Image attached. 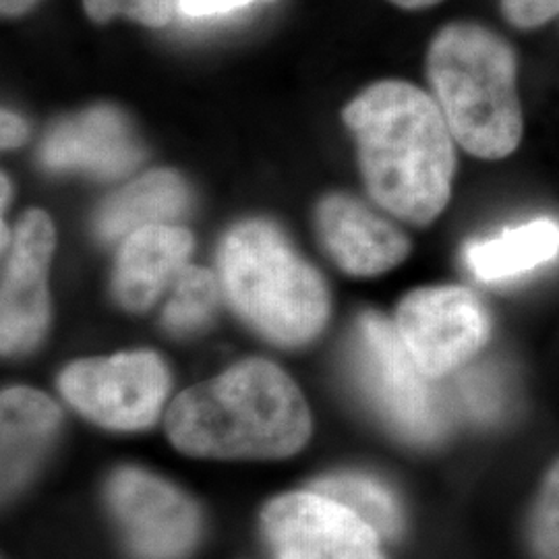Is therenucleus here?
<instances>
[{
	"label": "nucleus",
	"mask_w": 559,
	"mask_h": 559,
	"mask_svg": "<svg viewBox=\"0 0 559 559\" xmlns=\"http://www.w3.org/2000/svg\"><path fill=\"white\" fill-rule=\"evenodd\" d=\"M371 198L425 226L443 212L454 177V135L440 104L404 81H380L344 108Z\"/></svg>",
	"instance_id": "nucleus-1"
},
{
	"label": "nucleus",
	"mask_w": 559,
	"mask_h": 559,
	"mask_svg": "<svg viewBox=\"0 0 559 559\" xmlns=\"http://www.w3.org/2000/svg\"><path fill=\"white\" fill-rule=\"evenodd\" d=\"M180 452L203 459H286L309 440L311 417L278 365L242 360L185 390L166 415Z\"/></svg>",
	"instance_id": "nucleus-2"
},
{
	"label": "nucleus",
	"mask_w": 559,
	"mask_h": 559,
	"mask_svg": "<svg viewBox=\"0 0 559 559\" xmlns=\"http://www.w3.org/2000/svg\"><path fill=\"white\" fill-rule=\"evenodd\" d=\"M427 73L454 140L479 158L512 154L522 135L516 59L498 34L452 23L431 41Z\"/></svg>",
	"instance_id": "nucleus-3"
},
{
	"label": "nucleus",
	"mask_w": 559,
	"mask_h": 559,
	"mask_svg": "<svg viewBox=\"0 0 559 559\" xmlns=\"http://www.w3.org/2000/svg\"><path fill=\"white\" fill-rule=\"evenodd\" d=\"M218 265L226 299L261 336L300 346L323 330L330 316L325 282L272 222L247 221L230 228Z\"/></svg>",
	"instance_id": "nucleus-4"
},
{
	"label": "nucleus",
	"mask_w": 559,
	"mask_h": 559,
	"mask_svg": "<svg viewBox=\"0 0 559 559\" xmlns=\"http://www.w3.org/2000/svg\"><path fill=\"white\" fill-rule=\"evenodd\" d=\"M59 388L83 417L108 429L138 431L158 419L170 376L156 353L138 350L71 362L60 373Z\"/></svg>",
	"instance_id": "nucleus-5"
},
{
	"label": "nucleus",
	"mask_w": 559,
	"mask_h": 559,
	"mask_svg": "<svg viewBox=\"0 0 559 559\" xmlns=\"http://www.w3.org/2000/svg\"><path fill=\"white\" fill-rule=\"evenodd\" d=\"M359 380L376 411L402 438L433 441L443 419L427 376L406 350L396 325L378 313H362L355 338Z\"/></svg>",
	"instance_id": "nucleus-6"
},
{
	"label": "nucleus",
	"mask_w": 559,
	"mask_h": 559,
	"mask_svg": "<svg viewBox=\"0 0 559 559\" xmlns=\"http://www.w3.org/2000/svg\"><path fill=\"white\" fill-rule=\"evenodd\" d=\"M396 330L420 371L436 380L466 365L485 346L489 316L471 290L431 286L402 299Z\"/></svg>",
	"instance_id": "nucleus-7"
},
{
	"label": "nucleus",
	"mask_w": 559,
	"mask_h": 559,
	"mask_svg": "<svg viewBox=\"0 0 559 559\" xmlns=\"http://www.w3.org/2000/svg\"><path fill=\"white\" fill-rule=\"evenodd\" d=\"M261 526L276 559H385L380 535L348 506L316 489L270 501Z\"/></svg>",
	"instance_id": "nucleus-8"
},
{
	"label": "nucleus",
	"mask_w": 559,
	"mask_h": 559,
	"mask_svg": "<svg viewBox=\"0 0 559 559\" xmlns=\"http://www.w3.org/2000/svg\"><path fill=\"white\" fill-rule=\"evenodd\" d=\"M108 501L129 547L141 559H180L200 535V514L170 483L122 468L108 483Z\"/></svg>",
	"instance_id": "nucleus-9"
},
{
	"label": "nucleus",
	"mask_w": 559,
	"mask_h": 559,
	"mask_svg": "<svg viewBox=\"0 0 559 559\" xmlns=\"http://www.w3.org/2000/svg\"><path fill=\"white\" fill-rule=\"evenodd\" d=\"M57 235L46 212L23 214L2 267V355H21L40 342L50 320L48 265Z\"/></svg>",
	"instance_id": "nucleus-10"
},
{
	"label": "nucleus",
	"mask_w": 559,
	"mask_h": 559,
	"mask_svg": "<svg viewBox=\"0 0 559 559\" xmlns=\"http://www.w3.org/2000/svg\"><path fill=\"white\" fill-rule=\"evenodd\" d=\"M143 160L133 124L115 106H94L59 120L40 145L44 168L117 179Z\"/></svg>",
	"instance_id": "nucleus-11"
},
{
	"label": "nucleus",
	"mask_w": 559,
	"mask_h": 559,
	"mask_svg": "<svg viewBox=\"0 0 559 559\" xmlns=\"http://www.w3.org/2000/svg\"><path fill=\"white\" fill-rule=\"evenodd\" d=\"M318 228L328 253L350 276H380L411 251L400 228L340 193L320 201Z\"/></svg>",
	"instance_id": "nucleus-12"
},
{
	"label": "nucleus",
	"mask_w": 559,
	"mask_h": 559,
	"mask_svg": "<svg viewBox=\"0 0 559 559\" xmlns=\"http://www.w3.org/2000/svg\"><path fill=\"white\" fill-rule=\"evenodd\" d=\"M193 237L173 224L145 226L120 245L112 276V293L127 311H147L170 282L189 265Z\"/></svg>",
	"instance_id": "nucleus-13"
},
{
	"label": "nucleus",
	"mask_w": 559,
	"mask_h": 559,
	"mask_svg": "<svg viewBox=\"0 0 559 559\" xmlns=\"http://www.w3.org/2000/svg\"><path fill=\"white\" fill-rule=\"evenodd\" d=\"M191 203L185 179L175 170H152L104 201L94 228L98 239L117 242L145 226L177 221Z\"/></svg>",
	"instance_id": "nucleus-14"
},
{
	"label": "nucleus",
	"mask_w": 559,
	"mask_h": 559,
	"mask_svg": "<svg viewBox=\"0 0 559 559\" xmlns=\"http://www.w3.org/2000/svg\"><path fill=\"white\" fill-rule=\"evenodd\" d=\"M2 489L13 493L29 477L59 429V406L32 388L2 392Z\"/></svg>",
	"instance_id": "nucleus-15"
},
{
	"label": "nucleus",
	"mask_w": 559,
	"mask_h": 559,
	"mask_svg": "<svg viewBox=\"0 0 559 559\" xmlns=\"http://www.w3.org/2000/svg\"><path fill=\"white\" fill-rule=\"evenodd\" d=\"M559 255V222L537 218L514 228H506L496 237L473 240L464 261L480 282L519 278Z\"/></svg>",
	"instance_id": "nucleus-16"
},
{
	"label": "nucleus",
	"mask_w": 559,
	"mask_h": 559,
	"mask_svg": "<svg viewBox=\"0 0 559 559\" xmlns=\"http://www.w3.org/2000/svg\"><path fill=\"white\" fill-rule=\"evenodd\" d=\"M316 491L348 506L380 537L392 539L402 528L399 501L381 485L380 480L365 477V475H355V473H342V475L318 480Z\"/></svg>",
	"instance_id": "nucleus-17"
},
{
	"label": "nucleus",
	"mask_w": 559,
	"mask_h": 559,
	"mask_svg": "<svg viewBox=\"0 0 559 559\" xmlns=\"http://www.w3.org/2000/svg\"><path fill=\"white\" fill-rule=\"evenodd\" d=\"M218 300L221 288L214 274L200 265H187L175 282V293L164 309L162 323L173 334H193L214 318Z\"/></svg>",
	"instance_id": "nucleus-18"
},
{
	"label": "nucleus",
	"mask_w": 559,
	"mask_h": 559,
	"mask_svg": "<svg viewBox=\"0 0 559 559\" xmlns=\"http://www.w3.org/2000/svg\"><path fill=\"white\" fill-rule=\"evenodd\" d=\"M531 540L539 559H559V460L540 487L531 519Z\"/></svg>",
	"instance_id": "nucleus-19"
},
{
	"label": "nucleus",
	"mask_w": 559,
	"mask_h": 559,
	"mask_svg": "<svg viewBox=\"0 0 559 559\" xmlns=\"http://www.w3.org/2000/svg\"><path fill=\"white\" fill-rule=\"evenodd\" d=\"M83 7L96 23L127 17L147 27L168 25L175 13V0H83Z\"/></svg>",
	"instance_id": "nucleus-20"
},
{
	"label": "nucleus",
	"mask_w": 559,
	"mask_h": 559,
	"mask_svg": "<svg viewBox=\"0 0 559 559\" xmlns=\"http://www.w3.org/2000/svg\"><path fill=\"white\" fill-rule=\"evenodd\" d=\"M460 390L468 411L475 417L493 419L496 415H500L503 390L493 371H471L460 383Z\"/></svg>",
	"instance_id": "nucleus-21"
},
{
	"label": "nucleus",
	"mask_w": 559,
	"mask_h": 559,
	"mask_svg": "<svg viewBox=\"0 0 559 559\" xmlns=\"http://www.w3.org/2000/svg\"><path fill=\"white\" fill-rule=\"evenodd\" d=\"M501 9L512 25L531 29L558 15L559 0H501Z\"/></svg>",
	"instance_id": "nucleus-22"
},
{
	"label": "nucleus",
	"mask_w": 559,
	"mask_h": 559,
	"mask_svg": "<svg viewBox=\"0 0 559 559\" xmlns=\"http://www.w3.org/2000/svg\"><path fill=\"white\" fill-rule=\"evenodd\" d=\"M253 2L258 0H177V7L182 15L201 20V17L226 15L242 7H249Z\"/></svg>",
	"instance_id": "nucleus-23"
},
{
	"label": "nucleus",
	"mask_w": 559,
	"mask_h": 559,
	"mask_svg": "<svg viewBox=\"0 0 559 559\" xmlns=\"http://www.w3.org/2000/svg\"><path fill=\"white\" fill-rule=\"evenodd\" d=\"M2 147L4 150H15L20 147L23 141L27 140V122L17 117L11 110H2Z\"/></svg>",
	"instance_id": "nucleus-24"
},
{
	"label": "nucleus",
	"mask_w": 559,
	"mask_h": 559,
	"mask_svg": "<svg viewBox=\"0 0 559 559\" xmlns=\"http://www.w3.org/2000/svg\"><path fill=\"white\" fill-rule=\"evenodd\" d=\"M40 0H0V9L4 17H17L36 7Z\"/></svg>",
	"instance_id": "nucleus-25"
},
{
	"label": "nucleus",
	"mask_w": 559,
	"mask_h": 559,
	"mask_svg": "<svg viewBox=\"0 0 559 559\" xmlns=\"http://www.w3.org/2000/svg\"><path fill=\"white\" fill-rule=\"evenodd\" d=\"M390 2H394L396 7H402V9H427V7L438 4L441 0H390Z\"/></svg>",
	"instance_id": "nucleus-26"
}]
</instances>
